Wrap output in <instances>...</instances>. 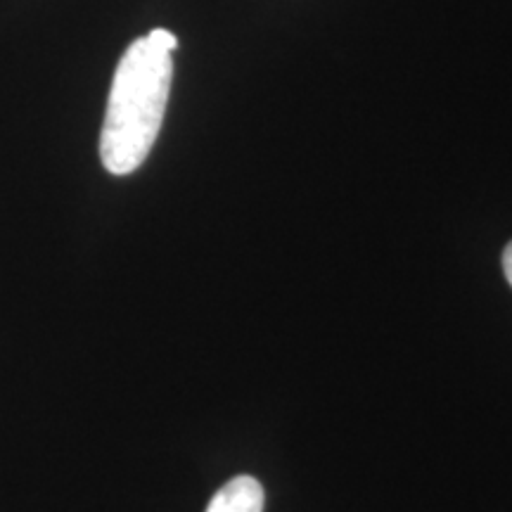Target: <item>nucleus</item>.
<instances>
[{
  "label": "nucleus",
  "mask_w": 512,
  "mask_h": 512,
  "mask_svg": "<svg viewBox=\"0 0 512 512\" xmlns=\"http://www.w3.org/2000/svg\"><path fill=\"white\" fill-rule=\"evenodd\" d=\"M207 512H264V489L249 475L230 479L211 498Z\"/></svg>",
  "instance_id": "2"
},
{
  "label": "nucleus",
  "mask_w": 512,
  "mask_h": 512,
  "mask_svg": "<svg viewBox=\"0 0 512 512\" xmlns=\"http://www.w3.org/2000/svg\"><path fill=\"white\" fill-rule=\"evenodd\" d=\"M147 38H150V41L155 43V46L169 50V53H174V50L178 48V38L171 34V31H166V29L150 31V34H147Z\"/></svg>",
  "instance_id": "3"
},
{
  "label": "nucleus",
  "mask_w": 512,
  "mask_h": 512,
  "mask_svg": "<svg viewBox=\"0 0 512 512\" xmlns=\"http://www.w3.org/2000/svg\"><path fill=\"white\" fill-rule=\"evenodd\" d=\"M503 273H505V278H508V283L512 287V242L508 247H505V252H503Z\"/></svg>",
  "instance_id": "4"
},
{
  "label": "nucleus",
  "mask_w": 512,
  "mask_h": 512,
  "mask_svg": "<svg viewBox=\"0 0 512 512\" xmlns=\"http://www.w3.org/2000/svg\"><path fill=\"white\" fill-rule=\"evenodd\" d=\"M171 79V53L147 36L121 55L100 136V159L110 174H133L150 155L164 121Z\"/></svg>",
  "instance_id": "1"
}]
</instances>
